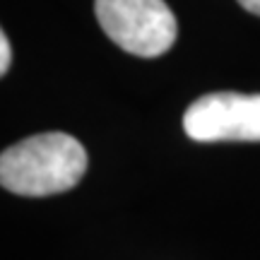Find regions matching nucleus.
Segmentation results:
<instances>
[{"mask_svg": "<svg viewBox=\"0 0 260 260\" xmlns=\"http://www.w3.org/2000/svg\"><path fill=\"white\" fill-rule=\"evenodd\" d=\"M87 152L68 133H44L12 145L0 157V183L27 198L65 193L82 181Z\"/></svg>", "mask_w": 260, "mask_h": 260, "instance_id": "nucleus-1", "label": "nucleus"}, {"mask_svg": "<svg viewBox=\"0 0 260 260\" xmlns=\"http://www.w3.org/2000/svg\"><path fill=\"white\" fill-rule=\"evenodd\" d=\"M94 12L116 46L140 58H157L176 41V17L164 0H96Z\"/></svg>", "mask_w": 260, "mask_h": 260, "instance_id": "nucleus-2", "label": "nucleus"}, {"mask_svg": "<svg viewBox=\"0 0 260 260\" xmlns=\"http://www.w3.org/2000/svg\"><path fill=\"white\" fill-rule=\"evenodd\" d=\"M183 130L195 142H260V94H205L183 113Z\"/></svg>", "mask_w": 260, "mask_h": 260, "instance_id": "nucleus-3", "label": "nucleus"}, {"mask_svg": "<svg viewBox=\"0 0 260 260\" xmlns=\"http://www.w3.org/2000/svg\"><path fill=\"white\" fill-rule=\"evenodd\" d=\"M10 60H12V48L5 34H0V73L5 75L10 70Z\"/></svg>", "mask_w": 260, "mask_h": 260, "instance_id": "nucleus-4", "label": "nucleus"}, {"mask_svg": "<svg viewBox=\"0 0 260 260\" xmlns=\"http://www.w3.org/2000/svg\"><path fill=\"white\" fill-rule=\"evenodd\" d=\"M239 5H241L243 10H248V12H253V15H258L260 17V0H239Z\"/></svg>", "mask_w": 260, "mask_h": 260, "instance_id": "nucleus-5", "label": "nucleus"}]
</instances>
